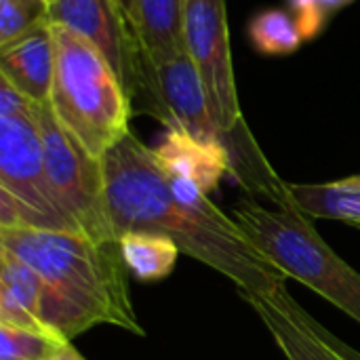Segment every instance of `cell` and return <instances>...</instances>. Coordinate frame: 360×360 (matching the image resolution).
Wrapping results in <instances>:
<instances>
[{"label": "cell", "mask_w": 360, "mask_h": 360, "mask_svg": "<svg viewBox=\"0 0 360 360\" xmlns=\"http://www.w3.org/2000/svg\"><path fill=\"white\" fill-rule=\"evenodd\" d=\"M46 2H49V4H53V0H46Z\"/></svg>", "instance_id": "obj_24"}, {"label": "cell", "mask_w": 360, "mask_h": 360, "mask_svg": "<svg viewBox=\"0 0 360 360\" xmlns=\"http://www.w3.org/2000/svg\"><path fill=\"white\" fill-rule=\"evenodd\" d=\"M0 291L8 293L19 306H23L44 325L42 316L46 302V285L30 264H25L6 249H0Z\"/></svg>", "instance_id": "obj_16"}, {"label": "cell", "mask_w": 360, "mask_h": 360, "mask_svg": "<svg viewBox=\"0 0 360 360\" xmlns=\"http://www.w3.org/2000/svg\"><path fill=\"white\" fill-rule=\"evenodd\" d=\"M65 344L57 335L0 325V360H55Z\"/></svg>", "instance_id": "obj_19"}, {"label": "cell", "mask_w": 360, "mask_h": 360, "mask_svg": "<svg viewBox=\"0 0 360 360\" xmlns=\"http://www.w3.org/2000/svg\"><path fill=\"white\" fill-rule=\"evenodd\" d=\"M42 131L44 169L55 200L76 224L78 232L95 240L114 236L103 194V165L59 124L51 105H36Z\"/></svg>", "instance_id": "obj_7"}, {"label": "cell", "mask_w": 360, "mask_h": 360, "mask_svg": "<svg viewBox=\"0 0 360 360\" xmlns=\"http://www.w3.org/2000/svg\"><path fill=\"white\" fill-rule=\"evenodd\" d=\"M232 219L289 278L306 285L360 325V272L329 247L304 213L243 200L234 207Z\"/></svg>", "instance_id": "obj_4"}, {"label": "cell", "mask_w": 360, "mask_h": 360, "mask_svg": "<svg viewBox=\"0 0 360 360\" xmlns=\"http://www.w3.org/2000/svg\"><path fill=\"white\" fill-rule=\"evenodd\" d=\"M152 150L169 175L196 184L205 194L215 192L221 179L228 173L232 175V158L226 143L198 139L181 129H167Z\"/></svg>", "instance_id": "obj_10"}, {"label": "cell", "mask_w": 360, "mask_h": 360, "mask_svg": "<svg viewBox=\"0 0 360 360\" xmlns=\"http://www.w3.org/2000/svg\"><path fill=\"white\" fill-rule=\"evenodd\" d=\"M352 2L354 0H289V8L304 34V40H310L323 32L333 13Z\"/></svg>", "instance_id": "obj_21"}, {"label": "cell", "mask_w": 360, "mask_h": 360, "mask_svg": "<svg viewBox=\"0 0 360 360\" xmlns=\"http://www.w3.org/2000/svg\"><path fill=\"white\" fill-rule=\"evenodd\" d=\"M101 165L105 209L116 238L129 232L165 236L188 257L230 278L240 295H264L287 283L289 276L209 194L169 175L135 133L124 135Z\"/></svg>", "instance_id": "obj_1"}, {"label": "cell", "mask_w": 360, "mask_h": 360, "mask_svg": "<svg viewBox=\"0 0 360 360\" xmlns=\"http://www.w3.org/2000/svg\"><path fill=\"white\" fill-rule=\"evenodd\" d=\"M0 249L30 264L46 285L44 325L72 342L84 331L112 325L146 335L129 289V268L118 240L78 232L0 228Z\"/></svg>", "instance_id": "obj_2"}, {"label": "cell", "mask_w": 360, "mask_h": 360, "mask_svg": "<svg viewBox=\"0 0 360 360\" xmlns=\"http://www.w3.org/2000/svg\"><path fill=\"white\" fill-rule=\"evenodd\" d=\"M118 243L129 272L141 283H158L171 276L181 253L169 238L148 232L122 234Z\"/></svg>", "instance_id": "obj_15"}, {"label": "cell", "mask_w": 360, "mask_h": 360, "mask_svg": "<svg viewBox=\"0 0 360 360\" xmlns=\"http://www.w3.org/2000/svg\"><path fill=\"white\" fill-rule=\"evenodd\" d=\"M36 105L0 78V228L78 232L49 186Z\"/></svg>", "instance_id": "obj_5"}, {"label": "cell", "mask_w": 360, "mask_h": 360, "mask_svg": "<svg viewBox=\"0 0 360 360\" xmlns=\"http://www.w3.org/2000/svg\"><path fill=\"white\" fill-rule=\"evenodd\" d=\"M143 84L152 101V114L167 129H181L198 139L226 143L202 78L186 51L148 70Z\"/></svg>", "instance_id": "obj_8"}, {"label": "cell", "mask_w": 360, "mask_h": 360, "mask_svg": "<svg viewBox=\"0 0 360 360\" xmlns=\"http://www.w3.org/2000/svg\"><path fill=\"white\" fill-rule=\"evenodd\" d=\"M251 40L259 53L266 55H289L295 53L304 34L291 11L270 8L259 13L251 23Z\"/></svg>", "instance_id": "obj_17"}, {"label": "cell", "mask_w": 360, "mask_h": 360, "mask_svg": "<svg viewBox=\"0 0 360 360\" xmlns=\"http://www.w3.org/2000/svg\"><path fill=\"white\" fill-rule=\"evenodd\" d=\"M51 23L46 0H0V49Z\"/></svg>", "instance_id": "obj_18"}, {"label": "cell", "mask_w": 360, "mask_h": 360, "mask_svg": "<svg viewBox=\"0 0 360 360\" xmlns=\"http://www.w3.org/2000/svg\"><path fill=\"white\" fill-rule=\"evenodd\" d=\"M55 40L51 23L0 49V78L38 105L51 101Z\"/></svg>", "instance_id": "obj_11"}, {"label": "cell", "mask_w": 360, "mask_h": 360, "mask_svg": "<svg viewBox=\"0 0 360 360\" xmlns=\"http://www.w3.org/2000/svg\"><path fill=\"white\" fill-rule=\"evenodd\" d=\"M55 360H86L74 346H72V342H68L61 350H59V354H57V359Z\"/></svg>", "instance_id": "obj_22"}, {"label": "cell", "mask_w": 360, "mask_h": 360, "mask_svg": "<svg viewBox=\"0 0 360 360\" xmlns=\"http://www.w3.org/2000/svg\"><path fill=\"white\" fill-rule=\"evenodd\" d=\"M116 4H118L120 13L124 15V19L129 21L131 30H133V11H135V0H116ZM133 36H135V34H133Z\"/></svg>", "instance_id": "obj_23"}, {"label": "cell", "mask_w": 360, "mask_h": 360, "mask_svg": "<svg viewBox=\"0 0 360 360\" xmlns=\"http://www.w3.org/2000/svg\"><path fill=\"white\" fill-rule=\"evenodd\" d=\"M184 13L186 0H135L133 34L139 46L143 74L186 51Z\"/></svg>", "instance_id": "obj_12"}, {"label": "cell", "mask_w": 360, "mask_h": 360, "mask_svg": "<svg viewBox=\"0 0 360 360\" xmlns=\"http://www.w3.org/2000/svg\"><path fill=\"white\" fill-rule=\"evenodd\" d=\"M184 44L202 78L232 165L255 158L259 148L245 127L238 103L226 0H186Z\"/></svg>", "instance_id": "obj_6"}, {"label": "cell", "mask_w": 360, "mask_h": 360, "mask_svg": "<svg viewBox=\"0 0 360 360\" xmlns=\"http://www.w3.org/2000/svg\"><path fill=\"white\" fill-rule=\"evenodd\" d=\"M55 74L51 110L59 124L97 160L129 135L131 95L110 59L84 36L51 23Z\"/></svg>", "instance_id": "obj_3"}, {"label": "cell", "mask_w": 360, "mask_h": 360, "mask_svg": "<svg viewBox=\"0 0 360 360\" xmlns=\"http://www.w3.org/2000/svg\"><path fill=\"white\" fill-rule=\"evenodd\" d=\"M278 287L264 295L243 293L240 297L262 319V323L266 325V329L270 331V335L274 338L276 346L287 360H335L319 344V340L283 306L278 297Z\"/></svg>", "instance_id": "obj_13"}, {"label": "cell", "mask_w": 360, "mask_h": 360, "mask_svg": "<svg viewBox=\"0 0 360 360\" xmlns=\"http://www.w3.org/2000/svg\"><path fill=\"white\" fill-rule=\"evenodd\" d=\"M278 297H281V302H283V306L319 340V344L333 356L335 360H360V352L359 350H354L352 346H348L346 342H342L338 335H333L325 325H321L314 316H310L289 293H287V287L285 285H281L278 287Z\"/></svg>", "instance_id": "obj_20"}, {"label": "cell", "mask_w": 360, "mask_h": 360, "mask_svg": "<svg viewBox=\"0 0 360 360\" xmlns=\"http://www.w3.org/2000/svg\"><path fill=\"white\" fill-rule=\"evenodd\" d=\"M51 23H61L91 40L114 65L133 97L141 82V55L133 30L116 0H53Z\"/></svg>", "instance_id": "obj_9"}, {"label": "cell", "mask_w": 360, "mask_h": 360, "mask_svg": "<svg viewBox=\"0 0 360 360\" xmlns=\"http://www.w3.org/2000/svg\"><path fill=\"white\" fill-rule=\"evenodd\" d=\"M289 192L300 213L360 228V181L354 175L331 184H289Z\"/></svg>", "instance_id": "obj_14"}]
</instances>
